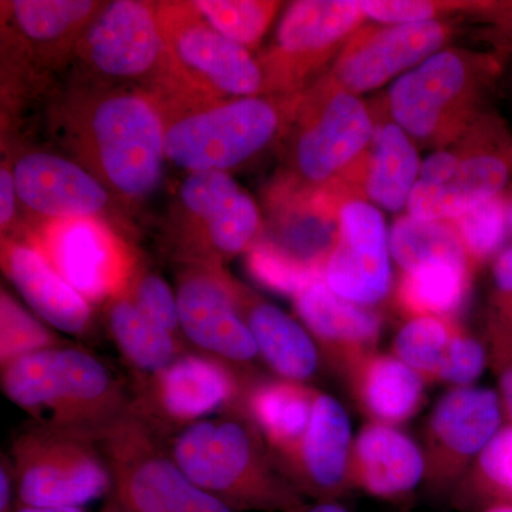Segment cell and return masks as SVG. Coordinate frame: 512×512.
<instances>
[{"instance_id":"obj_1","label":"cell","mask_w":512,"mask_h":512,"mask_svg":"<svg viewBox=\"0 0 512 512\" xmlns=\"http://www.w3.org/2000/svg\"><path fill=\"white\" fill-rule=\"evenodd\" d=\"M50 120L69 157L117 202L140 204L160 187L164 124L141 90L79 76L57 97Z\"/></svg>"},{"instance_id":"obj_2","label":"cell","mask_w":512,"mask_h":512,"mask_svg":"<svg viewBox=\"0 0 512 512\" xmlns=\"http://www.w3.org/2000/svg\"><path fill=\"white\" fill-rule=\"evenodd\" d=\"M372 104L345 92L328 76L302 93L278 143L279 165L265 200L316 191H339L366 200Z\"/></svg>"},{"instance_id":"obj_3","label":"cell","mask_w":512,"mask_h":512,"mask_svg":"<svg viewBox=\"0 0 512 512\" xmlns=\"http://www.w3.org/2000/svg\"><path fill=\"white\" fill-rule=\"evenodd\" d=\"M167 447L192 483L232 511L291 512L303 505L245 414L197 421L173 434Z\"/></svg>"},{"instance_id":"obj_4","label":"cell","mask_w":512,"mask_h":512,"mask_svg":"<svg viewBox=\"0 0 512 512\" xmlns=\"http://www.w3.org/2000/svg\"><path fill=\"white\" fill-rule=\"evenodd\" d=\"M2 390L36 424L96 436L130 413L133 396L92 352L59 345L2 366Z\"/></svg>"},{"instance_id":"obj_5","label":"cell","mask_w":512,"mask_h":512,"mask_svg":"<svg viewBox=\"0 0 512 512\" xmlns=\"http://www.w3.org/2000/svg\"><path fill=\"white\" fill-rule=\"evenodd\" d=\"M302 93L156 104L164 124L165 156L188 173L241 167L278 146Z\"/></svg>"},{"instance_id":"obj_6","label":"cell","mask_w":512,"mask_h":512,"mask_svg":"<svg viewBox=\"0 0 512 512\" xmlns=\"http://www.w3.org/2000/svg\"><path fill=\"white\" fill-rule=\"evenodd\" d=\"M505 57L446 47L400 76L384 96L392 119L417 147L453 146L487 111Z\"/></svg>"},{"instance_id":"obj_7","label":"cell","mask_w":512,"mask_h":512,"mask_svg":"<svg viewBox=\"0 0 512 512\" xmlns=\"http://www.w3.org/2000/svg\"><path fill=\"white\" fill-rule=\"evenodd\" d=\"M512 178V131L487 110L453 146L421 163L407 214L421 221L454 220L504 194Z\"/></svg>"},{"instance_id":"obj_8","label":"cell","mask_w":512,"mask_h":512,"mask_svg":"<svg viewBox=\"0 0 512 512\" xmlns=\"http://www.w3.org/2000/svg\"><path fill=\"white\" fill-rule=\"evenodd\" d=\"M170 60V87L158 99L229 100L265 96L256 57L212 28L194 2H156Z\"/></svg>"},{"instance_id":"obj_9","label":"cell","mask_w":512,"mask_h":512,"mask_svg":"<svg viewBox=\"0 0 512 512\" xmlns=\"http://www.w3.org/2000/svg\"><path fill=\"white\" fill-rule=\"evenodd\" d=\"M262 225L254 198L229 173H191L171 211L165 244L183 266L224 268L235 256L247 254Z\"/></svg>"},{"instance_id":"obj_10","label":"cell","mask_w":512,"mask_h":512,"mask_svg":"<svg viewBox=\"0 0 512 512\" xmlns=\"http://www.w3.org/2000/svg\"><path fill=\"white\" fill-rule=\"evenodd\" d=\"M16 507L82 508L113 493V476L97 437L35 426L12 444Z\"/></svg>"},{"instance_id":"obj_11","label":"cell","mask_w":512,"mask_h":512,"mask_svg":"<svg viewBox=\"0 0 512 512\" xmlns=\"http://www.w3.org/2000/svg\"><path fill=\"white\" fill-rule=\"evenodd\" d=\"M96 437L113 476V494L131 511L235 512L192 483L165 437L131 410Z\"/></svg>"},{"instance_id":"obj_12","label":"cell","mask_w":512,"mask_h":512,"mask_svg":"<svg viewBox=\"0 0 512 512\" xmlns=\"http://www.w3.org/2000/svg\"><path fill=\"white\" fill-rule=\"evenodd\" d=\"M80 77L154 97L171 82L156 2L114 0L97 13L76 47Z\"/></svg>"},{"instance_id":"obj_13","label":"cell","mask_w":512,"mask_h":512,"mask_svg":"<svg viewBox=\"0 0 512 512\" xmlns=\"http://www.w3.org/2000/svg\"><path fill=\"white\" fill-rule=\"evenodd\" d=\"M35 221L25 225L19 239L40 252L93 308L126 293L143 265L136 248L104 218Z\"/></svg>"},{"instance_id":"obj_14","label":"cell","mask_w":512,"mask_h":512,"mask_svg":"<svg viewBox=\"0 0 512 512\" xmlns=\"http://www.w3.org/2000/svg\"><path fill=\"white\" fill-rule=\"evenodd\" d=\"M359 2L299 0L282 15L275 39L256 56L265 94H298L328 73L366 22Z\"/></svg>"},{"instance_id":"obj_15","label":"cell","mask_w":512,"mask_h":512,"mask_svg":"<svg viewBox=\"0 0 512 512\" xmlns=\"http://www.w3.org/2000/svg\"><path fill=\"white\" fill-rule=\"evenodd\" d=\"M252 379L211 357L185 352L156 375L137 379L131 412L161 436H173L197 421L242 413Z\"/></svg>"},{"instance_id":"obj_16","label":"cell","mask_w":512,"mask_h":512,"mask_svg":"<svg viewBox=\"0 0 512 512\" xmlns=\"http://www.w3.org/2000/svg\"><path fill=\"white\" fill-rule=\"evenodd\" d=\"M2 73L13 82L36 84L47 72L73 62L84 30L104 8L96 0L2 2Z\"/></svg>"},{"instance_id":"obj_17","label":"cell","mask_w":512,"mask_h":512,"mask_svg":"<svg viewBox=\"0 0 512 512\" xmlns=\"http://www.w3.org/2000/svg\"><path fill=\"white\" fill-rule=\"evenodd\" d=\"M500 396L485 387H451L423 431L424 480L434 495L453 494L501 429Z\"/></svg>"},{"instance_id":"obj_18","label":"cell","mask_w":512,"mask_h":512,"mask_svg":"<svg viewBox=\"0 0 512 512\" xmlns=\"http://www.w3.org/2000/svg\"><path fill=\"white\" fill-rule=\"evenodd\" d=\"M232 284L234 276L225 268L183 266L175 291L181 333L195 352L252 379L261 355L238 311Z\"/></svg>"},{"instance_id":"obj_19","label":"cell","mask_w":512,"mask_h":512,"mask_svg":"<svg viewBox=\"0 0 512 512\" xmlns=\"http://www.w3.org/2000/svg\"><path fill=\"white\" fill-rule=\"evenodd\" d=\"M454 32L456 26L448 20L363 25L326 76L355 96L372 92L446 49Z\"/></svg>"},{"instance_id":"obj_20","label":"cell","mask_w":512,"mask_h":512,"mask_svg":"<svg viewBox=\"0 0 512 512\" xmlns=\"http://www.w3.org/2000/svg\"><path fill=\"white\" fill-rule=\"evenodd\" d=\"M389 234L382 212L366 200L343 205L339 237L323 281L330 291L357 305L375 308L393 291Z\"/></svg>"},{"instance_id":"obj_21","label":"cell","mask_w":512,"mask_h":512,"mask_svg":"<svg viewBox=\"0 0 512 512\" xmlns=\"http://www.w3.org/2000/svg\"><path fill=\"white\" fill-rule=\"evenodd\" d=\"M264 201L266 220L256 244L309 278L323 279L338 242L340 211L352 200L325 190Z\"/></svg>"},{"instance_id":"obj_22","label":"cell","mask_w":512,"mask_h":512,"mask_svg":"<svg viewBox=\"0 0 512 512\" xmlns=\"http://www.w3.org/2000/svg\"><path fill=\"white\" fill-rule=\"evenodd\" d=\"M352 427L345 407L330 394L318 393L311 423L276 466L296 491L316 503H338L349 494Z\"/></svg>"},{"instance_id":"obj_23","label":"cell","mask_w":512,"mask_h":512,"mask_svg":"<svg viewBox=\"0 0 512 512\" xmlns=\"http://www.w3.org/2000/svg\"><path fill=\"white\" fill-rule=\"evenodd\" d=\"M20 204L39 220L109 217L117 200L70 157L26 151L12 164Z\"/></svg>"},{"instance_id":"obj_24","label":"cell","mask_w":512,"mask_h":512,"mask_svg":"<svg viewBox=\"0 0 512 512\" xmlns=\"http://www.w3.org/2000/svg\"><path fill=\"white\" fill-rule=\"evenodd\" d=\"M293 305L328 365L345 376L363 357L376 352L382 336V315L330 291L323 279L293 296Z\"/></svg>"},{"instance_id":"obj_25","label":"cell","mask_w":512,"mask_h":512,"mask_svg":"<svg viewBox=\"0 0 512 512\" xmlns=\"http://www.w3.org/2000/svg\"><path fill=\"white\" fill-rule=\"evenodd\" d=\"M423 480V450L399 427L367 423L353 439L350 490L399 501L412 494Z\"/></svg>"},{"instance_id":"obj_26","label":"cell","mask_w":512,"mask_h":512,"mask_svg":"<svg viewBox=\"0 0 512 512\" xmlns=\"http://www.w3.org/2000/svg\"><path fill=\"white\" fill-rule=\"evenodd\" d=\"M0 244L3 274L33 312L64 333L86 336L93 326V306L28 242L2 237Z\"/></svg>"},{"instance_id":"obj_27","label":"cell","mask_w":512,"mask_h":512,"mask_svg":"<svg viewBox=\"0 0 512 512\" xmlns=\"http://www.w3.org/2000/svg\"><path fill=\"white\" fill-rule=\"evenodd\" d=\"M232 288L238 311L254 336L261 359L276 376L308 383L322 359L309 330L238 279L234 278Z\"/></svg>"},{"instance_id":"obj_28","label":"cell","mask_w":512,"mask_h":512,"mask_svg":"<svg viewBox=\"0 0 512 512\" xmlns=\"http://www.w3.org/2000/svg\"><path fill=\"white\" fill-rule=\"evenodd\" d=\"M343 379L369 423L400 426L416 416L426 396L423 379L392 352L370 353L350 367Z\"/></svg>"},{"instance_id":"obj_29","label":"cell","mask_w":512,"mask_h":512,"mask_svg":"<svg viewBox=\"0 0 512 512\" xmlns=\"http://www.w3.org/2000/svg\"><path fill=\"white\" fill-rule=\"evenodd\" d=\"M375 116V134L370 146L366 198L389 212L407 208L414 185L419 181L417 146L390 116L384 97L370 101Z\"/></svg>"},{"instance_id":"obj_30","label":"cell","mask_w":512,"mask_h":512,"mask_svg":"<svg viewBox=\"0 0 512 512\" xmlns=\"http://www.w3.org/2000/svg\"><path fill=\"white\" fill-rule=\"evenodd\" d=\"M318 393L308 383L258 375L245 389L242 414L264 437L272 457L282 456L308 429Z\"/></svg>"},{"instance_id":"obj_31","label":"cell","mask_w":512,"mask_h":512,"mask_svg":"<svg viewBox=\"0 0 512 512\" xmlns=\"http://www.w3.org/2000/svg\"><path fill=\"white\" fill-rule=\"evenodd\" d=\"M474 274L451 262H430L400 272L393 286L394 309L404 319H457L470 295Z\"/></svg>"},{"instance_id":"obj_32","label":"cell","mask_w":512,"mask_h":512,"mask_svg":"<svg viewBox=\"0 0 512 512\" xmlns=\"http://www.w3.org/2000/svg\"><path fill=\"white\" fill-rule=\"evenodd\" d=\"M104 311L110 338L137 379L156 375L184 355L183 340L148 320L126 293L111 299Z\"/></svg>"},{"instance_id":"obj_33","label":"cell","mask_w":512,"mask_h":512,"mask_svg":"<svg viewBox=\"0 0 512 512\" xmlns=\"http://www.w3.org/2000/svg\"><path fill=\"white\" fill-rule=\"evenodd\" d=\"M464 329L457 319L406 320L394 336L392 353L412 367L424 383H446Z\"/></svg>"},{"instance_id":"obj_34","label":"cell","mask_w":512,"mask_h":512,"mask_svg":"<svg viewBox=\"0 0 512 512\" xmlns=\"http://www.w3.org/2000/svg\"><path fill=\"white\" fill-rule=\"evenodd\" d=\"M389 249L400 272L412 271L430 262H451L467 266L471 271L466 251L451 220L421 221L412 215H403L390 228Z\"/></svg>"},{"instance_id":"obj_35","label":"cell","mask_w":512,"mask_h":512,"mask_svg":"<svg viewBox=\"0 0 512 512\" xmlns=\"http://www.w3.org/2000/svg\"><path fill=\"white\" fill-rule=\"evenodd\" d=\"M460 511L512 505V424L501 427L451 494Z\"/></svg>"},{"instance_id":"obj_36","label":"cell","mask_w":512,"mask_h":512,"mask_svg":"<svg viewBox=\"0 0 512 512\" xmlns=\"http://www.w3.org/2000/svg\"><path fill=\"white\" fill-rule=\"evenodd\" d=\"M194 6L222 36L254 53L282 3L271 0H195Z\"/></svg>"},{"instance_id":"obj_37","label":"cell","mask_w":512,"mask_h":512,"mask_svg":"<svg viewBox=\"0 0 512 512\" xmlns=\"http://www.w3.org/2000/svg\"><path fill=\"white\" fill-rule=\"evenodd\" d=\"M510 200L507 194L497 195L454 218L453 224L466 251L471 271L476 274L478 269L491 261L503 251L505 238L510 229L508 211Z\"/></svg>"},{"instance_id":"obj_38","label":"cell","mask_w":512,"mask_h":512,"mask_svg":"<svg viewBox=\"0 0 512 512\" xmlns=\"http://www.w3.org/2000/svg\"><path fill=\"white\" fill-rule=\"evenodd\" d=\"M63 345L55 333L50 332L5 288L0 292V365L5 366L20 357L32 355Z\"/></svg>"},{"instance_id":"obj_39","label":"cell","mask_w":512,"mask_h":512,"mask_svg":"<svg viewBox=\"0 0 512 512\" xmlns=\"http://www.w3.org/2000/svg\"><path fill=\"white\" fill-rule=\"evenodd\" d=\"M488 340L495 365L512 357V245L493 261V291L487 318Z\"/></svg>"},{"instance_id":"obj_40","label":"cell","mask_w":512,"mask_h":512,"mask_svg":"<svg viewBox=\"0 0 512 512\" xmlns=\"http://www.w3.org/2000/svg\"><path fill=\"white\" fill-rule=\"evenodd\" d=\"M367 19L383 25L434 22L454 15L474 16L484 2H439V0H362Z\"/></svg>"},{"instance_id":"obj_41","label":"cell","mask_w":512,"mask_h":512,"mask_svg":"<svg viewBox=\"0 0 512 512\" xmlns=\"http://www.w3.org/2000/svg\"><path fill=\"white\" fill-rule=\"evenodd\" d=\"M126 295L148 320L184 342L178 315L177 293L171 289L163 276L141 265Z\"/></svg>"},{"instance_id":"obj_42","label":"cell","mask_w":512,"mask_h":512,"mask_svg":"<svg viewBox=\"0 0 512 512\" xmlns=\"http://www.w3.org/2000/svg\"><path fill=\"white\" fill-rule=\"evenodd\" d=\"M473 18L483 23L481 37L493 52L505 59L512 55V0L484 2Z\"/></svg>"},{"instance_id":"obj_43","label":"cell","mask_w":512,"mask_h":512,"mask_svg":"<svg viewBox=\"0 0 512 512\" xmlns=\"http://www.w3.org/2000/svg\"><path fill=\"white\" fill-rule=\"evenodd\" d=\"M18 201L12 165L2 163V167H0V229H2V237H8L10 229L15 225Z\"/></svg>"},{"instance_id":"obj_44","label":"cell","mask_w":512,"mask_h":512,"mask_svg":"<svg viewBox=\"0 0 512 512\" xmlns=\"http://www.w3.org/2000/svg\"><path fill=\"white\" fill-rule=\"evenodd\" d=\"M16 480L10 457L2 454L0 464V512H15L16 510Z\"/></svg>"},{"instance_id":"obj_45","label":"cell","mask_w":512,"mask_h":512,"mask_svg":"<svg viewBox=\"0 0 512 512\" xmlns=\"http://www.w3.org/2000/svg\"><path fill=\"white\" fill-rule=\"evenodd\" d=\"M497 367L500 370L501 404H503L504 412L512 420V357Z\"/></svg>"},{"instance_id":"obj_46","label":"cell","mask_w":512,"mask_h":512,"mask_svg":"<svg viewBox=\"0 0 512 512\" xmlns=\"http://www.w3.org/2000/svg\"><path fill=\"white\" fill-rule=\"evenodd\" d=\"M291 512H348L338 503H315L313 505L303 504Z\"/></svg>"},{"instance_id":"obj_47","label":"cell","mask_w":512,"mask_h":512,"mask_svg":"<svg viewBox=\"0 0 512 512\" xmlns=\"http://www.w3.org/2000/svg\"><path fill=\"white\" fill-rule=\"evenodd\" d=\"M100 512H133L130 508H127L126 505L121 503L119 498L116 497L113 493L109 495V500L104 504V507L101 508Z\"/></svg>"},{"instance_id":"obj_48","label":"cell","mask_w":512,"mask_h":512,"mask_svg":"<svg viewBox=\"0 0 512 512\" xmlns=\"http://www.w3.org/2000/svg\"><path fill=\"white\" fill-rule=\"evenodd\" d=\"M15 512H84L82 508L16 507Z\"/></svg>"},{"instance_id":"obj_49","label":"cell","mask_w":512,"mask_h":512,"mask_svg":"<svg viewBox=\"0 0 512 512\" xmlns=\"http://www.w3.org/2000/svg\"><path fill=\"white\" fill-rule=\"evenodd\" d=\"M481 512H512V505H508V504L491 505V507L485 508V510H483Z\"/></svg>"},{"instance_id":"obj_50","label":"cell","mask_w":512,"mask_h":512,"mask_svg":"<svg viewBox=\"0 0 512 512\" xmlns=\"http://www.w3.org/2000/svg\"><path fill=\"white\" fill-rule=\"evenodd\" d=\"M508 220H510V229L512 231V197L510 200V211H508Z\"/></svg>"}]
</instances>
